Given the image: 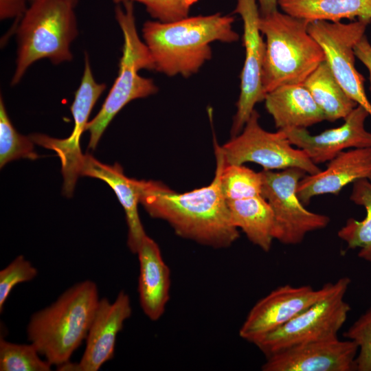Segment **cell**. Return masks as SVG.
<instances>
[{"instance_id": "cell-1", "label": "cell", "mask_w": 371, "mask_h": 371, "mask_svg": "<svg viewBox=\"0 0 371 371\" xmlns=\"http://www.w3.org/2000/svg\"><path fill=\"white\" fill-rule=\"evenodd\" d=\"M216 167L212 182L179 193L159 181L139 180V203L148 214L166 221L184 238L214 248L230 247L239 238L221 184L225 160L214 142Z\"/></svg>"}, {"instance_id": "cell-2", "label": "cell", "mask_w": 371, "mask_h": 371, "mask_svg": "<svg viewBox=\"0 0 371 371\" xmlns=\"http://www.w3.org/2000/svg\"><path fill=\"white\" fill-rule=\"evenodd\" d=\"M234 22V16L219 12L168 23L147 21L142 27V38L156 71L170 77L188 78L212 58L211 43L238 41Z\"/></svg>"}, {"instance_id": "cell-3", "label": "cell", "mask_w": 371, "mask_h": 371, "mask_svg": "<svg viewBox=\"0 0 371 371\" xmlns=\"http://www.w3.org/2000/svg\"><path fill=\"white\" fill-rule=\"evenodd\" d=\"M99 301L94 282H78L31 316L27 327L29 341L52 366L68 363L86 339Z\"/></svg>"}, {"instance_id": "cell-4", "label": "cell", "mask_w": 371, "mask_h": 371, "mask_svg": "<svg viewBox=\"0 0 371 371\" xmlns=\"http://www.w3.org/2000/svg\"><path fill=\"white\" fill-rule=\"evenodd\" d=\"M309 21L276 10L261 16L265 38L262 82L265 93L289 85H302L325 61L319 43L308 32Z\"/></svg>"}, {"instance_id": "cell-5", "label": "cell", "mask_w": 371, "mask_h": 371, "mask_svg": "<svg viewBox=\"0 0 371 371\" xmlns=\"http://www.w3.org/2000/svg\"><path fill=\"white\" fill-rule=\"evenodd\" d=\"M78 0H34L17 28V57L11 85L20 82L34 62L49 59L58 65L70 61L71 44L78 35L74 8Z\"/></svg>"}, {"instance_id": "cell-6", "label": "cell", "mask_w": 371, "mask_h": 371, "mask_svg": "<svg viewBox=\"0 0 371 371\" xmlns=\"http://www.w3.org/2000/svg\"><path fill=\"white\" fill-rule=\"evenodd\" d=\"M133 2L117 3L115 19L123 35L122 55L118 74L98 114L88 122L89 148L95 149L114 117L132 100L156 93L158 87L151 78L139 74L142 69L155 70L148 47L139 36Z\"/></svg>"}, {"instance_id": "cell-7", "label": "cell", "mask_w": 371, "mask_h": 371, "mask_svg": "<svg viewBox=\"0 0 371 371\" xmlns=\"http://www.w3.org/2000/svg\"><path fill=\"white\" fill-rule=\"evenodd\" d=\"M350 282L348 277L339 278L336 289L327 297L254 344L267 357L296 345L337 337L351 309L344 300Z\"/></svg>"}, {"instance_id": "cell-8", "label": "cell", "mask_w": 371, "mask_h": 371, "mask_svg": "<svg viewBox=\"0 0 371 371\" xmlns=\"http://www.w3.org/2000/svg\"><path fill=\"white\" fill-rule=\"evenodd\" d=\"M259 118L254 110L241 132L220 146L225 164L253 162L265 170L297 168L308 175L322 170L304 150L293 147L284 131L265 130Z\"/></svg>"}, {"instance_id": "cell-9", "label": "cell", "mask_w": 371, "mask_h": 371, "mask_svg": "<svg viewBox=\"0 0 371 371\" xmlns=\"http://www.w3.org/2000/svg\"><path fill=\"white\" fill-rule=\"evenodd\" d=\"M306 174L297 168L262 171V196L275 218L274 239L285 245L300 243L308 233L323 229L330 222L328 216L306 210L297 196V184Z\"/></svg>"}, {"instance_id": "cell-10", "label": "cell", "mask_w": 371, "mask_h": 371, "mask_svg": "<svg viewBox=\"0 0 371 371\" xmlns=\"http://www.w3.org/2000/svg\"><path fill=\"white\" fill-rule=\"evenodd\" d=\"M370 23V21L363 19L348 23L317 20L309 21L308 32L321 46L326 63L344 90L371 117V103L365 91V79L355 65V47L365 35Z\"/></svg>"}, {"instance_id": "cell-11", "label": "cell", "mask_w": 371, "mask_h": 371, "mask_svg": "<svg viewBox=\"0 0 371 371\" xmlns=\"http://www.w3.org/2000/svg\"><path fill=\"white\" fill-rule=\"evenodd\" d=\"M105 89L104 83H98L95 80L89 56L85 53L83 75L70 106L74 120L71 133L65 139L54 138L40 133L30 135L34 143L54 150L59 157L63 177V191L67 197L73 194L85 159L80 149V137L86 130L89 115L95 104Z\"/></svg>"}, {"instance_id": "cell-12", "label": "cell", "mask_w": 371, "mask_h": 371, "mask_svg": "<svg viewBox=\"0 0 371 371\" xmlns=\"http://www.w3.org/2000/svg\"><path fill=\"white\" fill-rule=\"evenodd\" d=\"M337 286V280L326 283L319 289L310 285L278 286L251 308L240 328L239 336L254 344L327 297Z\"/></svg>"}, {"instance_id": "cell-13", "label": "cell", "mask_w": 371, "mask_h": 371, "mask_svg": "<svg viewBox=\"0 0 371 371\" xmlns=\"http://www.w3.org/2000/svg\"><path fill=\"white\" fill-rule=\"evenodd\" d=\"M234 12L243 23L245 60L240 73V94L231 128L232 137L239 134L258 102L264 101L262 74L265 44L259 29L260 10L257 0H237Z\"/></svg>"}, {"instance_id": "cell-14", "label": "cell", "mask_w": 371, "mask_h": 371, "mask_svg": "<svg viewBox=\"0 0 371 371\" xmlns=\"http://www.w3.org/2000/svg\"><path fill=\"white\" fill-rule=\"evenodd\" d=\"M358 346L338 337L296 345L266 357L263 371L356 370Z\"/></svg>"}, {"instance_id": "cell-15", "label": "cell", "mask_w": 371, "mask_h": 371, "mask_svg": "<svg viewBox=\"0 0 371 371\" xmlns=\"http://www.w3.org/2000/svg\"><path fill=\"white\" fill-rule=\"evenodd\" d=\"M132 314L130 297L121 291L115 301L100 299L86 338V347L78 363L58 367L62 371H98L114 356L117 336Z\"/></svg>"}, {"instance_id": "cell-16", "label": "cell", "mask_w": 371, "mask_h": 371, "mask_svg": "<svg viewBox=\"0 0 371 371\" xmlns=\"http://www.w3.org/2000/svg\"><path fill=\"white\" fill-rule=\"evenodd\" d=\"M368 112L357 105L339 127L311 135L306 128L281 130L291 144L305 152L316 165L329 161L349 148H371V133L365 127Z\"/></svg>"}, {"instance_id": "cell-17", "label": "cell", "mask_w": 371, "mask_h": 371, "mask_svg": "<svg viewBox=\"0 0 371 371\" xmlns=\"http://www.w3.org/2000/svg\"><path fill=\"white\" fill-rule=\"evenodd\" d=\"M361 179H371V148L341 152L325 170L306 175L297 184V194L307 205L315 196L338 194L343 188Z\"/></svg>"}, {"instance_id": "cell-18", "label": "cell", "mask_w": 371, "mask_h": 371, "mask_svg": "<svg viewBox=\"0 0 371 371\" xmlns=\"http://www.w3.org/2000/svg\"><path fill=\"white\" fill-rule=\"evenodd\" d=\"M139 273L138 293L144 313L152 321L164 313L170 298V272L157 243L147 235L137 252Z\"/></svg>"}, {"instance_id": "cell-19", "label": "cell", "mask_w": 371, "mask_h": 371, "mask_svg": "<svg viewBox=\"0 0 371 371\" xmlns=\"http://www.w3.org/2000/svg\"><path fill=\"white\" fill-rule=\"evenodd\" d=\"M80 175L102 180L113 189L124 210L128 249L133 254H137L146 236L137 210L139 203V180L126 177L119 164L106 165L89 154L85 155Z\"/></svg>"}, {"instance_id": "cell-20", "label": "cell", "mask_w": 371, "mask_h": 371, "mask_svg": "<svg viewBox=\"0 0 371 371\" xmlns=\"http://www.w3.org/2000/svg\"><path fill=\"white\" fill-rule=\"evenodd\" d=\"M265 108L278 130L306 128L326 120L302 85H282L266 93Z\"/></svg>"}, {"instance_id": "cell-21", "label": "cell", "mask_w": 371, "mask_h": 371, "mask_svg": "<svg viewBox=\"0 0 371 371\" xmlns=\"http://www.w3.org/2000/svg\"><path fill=\"white\" fill-rule=\"evenodd\" d=\"M232 223L247 238L265 252L269 251L274 240L273 212L262 196L227 201Z\"/></svg>"}, {"instance_id": "cell-22", "label": "cell", "mask_w": 371, "mask_h": 371, "mask_svg": "<svg viewBox=\"0 0 371 371\" xmlns=\"http://www.w3.org/2000/svg\"><path fill=\"white\" fill-rule=\"evenodd\" d=\"M278 5L284 12L308 21L357 19L371 22V0H279Z\"/></svg>"}, {"instance_id": "cell-23", "label": "cell", "mask_w": 371, "mask_h": 371, "mask_svg": "<svg viewBox=\"0 0 371 371\" xmlns=\"http://www.w3.org/2000/svg\"><path fill=\"white\" fill-rule=\"evenodd\" d=\"M302 85L322 111L326 120L345 119L358 105L338 82L326 60Z\"/></svg>"}, {"instance_id": "cell-24", "label": "cell", "mask_w": 371, "mask_h": 371, "mask_svg": "<svg viewBox=\"0 0 371 371\" xmlns=\"http://www.w3.org/2000/svg\"><path fill=\"white\" fill-rule=\"evenodd\" d=\"M350 199L365 208L366 216L361 221L348 218L337 236L347 244L348 248H358V256L371 264V179L355 181Z\"/></svg>"}, {"instance_id": "cell-25", "label": "cell", "mask_w": 371, "mask_h": 371, "mask_svg": "<svg viewBox=\"0 0 371 371\" xmlns=\"http://www.w3.org/2000/svg\"><path fill=\"white\" fill-rule=\"evenodd\" d=\"M221 184L227 201L262 195V175L243 164H224L221 172Z\"/></svg>"}, {"instance_id": "cell-26", "label": "cell", "mask_w": 371, "mask_h": 371, "mask_svg": "<svg viewBox=\"0 0 371 371\" xmlns=\"http://www.w3.org/2000/svg\"><path fill=\"white\" fill-rule=\"evenodd\" d=\"M38 155L34 150V142L29 137L19 134L13 126L6 112L2 97L0 98V166L21 159H36Z\"/></svg>"}, {"instance_id": "cell-27", "label": "cell", "mask_w": 371, "mask_h": 371, "mask_svg": "<svg viewBox=\"0 0 371 371\" xmlns=\"http://www.w3.org/2000/svg\"><path fill=\"white\" fill-rule=\"evenodd\" d=\"M32 344H21L0 340L1 371H49L52 365L40 357Z\"/></svg>"}, {"instance_id": "cell-28", "label": "cell", "mask_w": 371, "mask_h": 371, "mask_svg": "<svg viewBox=\"0 0 371 371\" xmlns=\"http://www.w3.org/2000/svg\"><path fill=\"white\" fill-rule=\"evenodd\" d=\"M344 337L358 346L356 370L371 371V307L352 324Z\"/></svg>"}, {"instance_id": "cell-29", "label": "cell", "mask_w": 371, "mask_h": 371, "mask_svg": "<svg viewBox=\"0 0 371 371\" xmlns=\"http://www.w3.org/2000/svg\"><path fill=\"white\" fill-rule=\"evenodd\" d=\"M115 3L136 2L144 5L155 21L172 22L189 16L191 8L199 0H113Z\"/></svg>"}, {"instance_id": "cell-30", "label": "cell", "mask_w": 371, "mask_h": 371, "mask_svg": "<svg viewBox=\"0 0 371 371\" xmlns=\"http://www.w3.org/2000/svg\"><path fill=\"white\" fill-rule=\"evenodd\" d=\"M38 273L36 268L23 256H17L0 271V312L13 288L19 283L31 281Z\"/></svg>"}, {"instance_id": "cell-31", "label": "cell", "mask_w": 371, "mask_h": 371, "mask_svg": "<svg viewBox=\"0 0 371 371\" xmlns=\"http://www.w3.org/2000/svg\"><path fill=\"white\" fill-rule=\"evenodd\" d=\"M30 0H0V19L6 20L21 19L27 8V1Z\"/></svg>"}, {"instance_id": "cell-32", "label": "cell", "mask_w": 371, "mask_h": 371, "mask_svg": "<svg viewBox=\"0 0 371 371\" xmlns=\"http://www.w3.org/2000/svg\"><path fill=\"white\" fill-rule=\"evenodd\" d=\"M355 54L369 71L371 91V44L366 34L356 44Z\"/></svg>"}, {"instance_id": "cell-33", "label": "cell", "mask_w": 371, "mask_h": 371, "mask_svg": "<svg viewBox=\"0 0 371 371\" xmlns=\"http://www.w3.org/2000/svg\"><path fill=\"white\" fill-rule=\"evenodd\" d=\"M279 0H257L260 14L265 16L278 10Z\"/></svg>"}, {"instance_id": "cell-34", "label": "cell", "mask_w": 371, "mask_h": 371, "mask_svg": "<svg viewBox=\"0 0 371 371\" xmlns=\"http://www.w3.org/2000/svg\"><path fill=\"white\" fill-rule=\"evenodd\" d=\"M33 1H34V0H30V2Z\"/></svg>"}]
</instances>
